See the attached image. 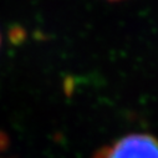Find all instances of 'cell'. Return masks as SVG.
Instances as JSON below:
<instances>
[{
    "label": "cell",
    "mask_w": 158,
    "mask_h": 158,
    "mask_svg": "<svg viewBox=\"0 0 158 158\" xmlns=\"http://www.w3.org/2000/svg\"><path fill=\"white\" fill-rule=\"evenodd\" d=\"M92 158H158V138L149 133H130L103 146Z\"/></svg>",
    "instance_id": "obj_1"
},
{
    "label": "cell",
    "mask_w": 158,
    "mask_h": 158,
    "mask_svg": "<svg viewBox=\"0 0 158 158\" xmlns=\"http://www.w3.org/2000/svg\"><path fill=\"white\" fill-rule=\"evenodd\" d=\"M110 2H118V0H110Z\"/></svg>",
    "instance_id": "obj_2"
},
{
    "label": "cell",
    "mask_w": 158,
    "mask_h": 158,
    "mask_svg": "<svg viewBox=\"0 0 158 158\" xmlns=\"http://www.w3.org/2000/svg\"><path fill=\"white\" fill-rule=\"evenodd\" d=\"M0 43H2V37H0Z\"/></svg>",
    "instance_id": "obj_3"
}]
</instances>
